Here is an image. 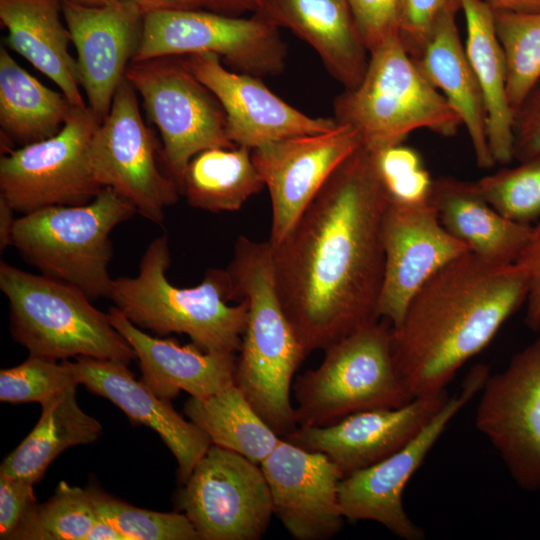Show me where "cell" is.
<instances>
[{
  "label": "cell",
  "instance_id": "cell-1",
  "mask_svg": "<svg viewBox=\"0 0 540 540\" xmlns=\"http://www.w3.org/2000/svg\"><path fill=\"white\" fill-rule=\"evenodd\" d=\"M387 194L362 145L272 247L274 282L305 356L379 320Z\"/></svg>",
  "mask_w": 540,
  "mask_h": 540
},
{
  "label": "cell",
  "instance_id": "cell-2",
  "mask_svg": "<svg viewBox=\"0 0 540 540\" xmlns=\"http://www.w3.org/2000/svg\"><path fill=\"white\" fill-rule=\"evenodd\" d=\"M524 272L467 252L431 276L391 330L392 353L413 398L446 391L458 370L479 354L526 302Z\"/></svg>",
  "mask_w": 540,
  "mask_h": 540
},
{
  "label": "cell",
  "instance_id": "cell-3",
  "mask_svg": "<svg viewBox=\"0 0 540 540\" xmlns=\"http://www.w3.org/2000/svg\"><path fill=\"white\" fill-rule=\"evenodd\" d=\"M226 270L235 300L246 299L249 304L235 385L259 416L285 438L298 425L290 392L293 376L306 356L276 291L271 244L238 237Z\"/></svg>",
  "mask_w": 540,
  "mask_h": 540
},
{
  "label": "cell",
  "instance_id": "cell-4",
  "mask_svg": "<svg viewBox=\"0 0 540 540\" xmlns=\"http://www.w3.org/2000/svg\"><path fill=\"white\" fill-rule=\"evenodd\" d=\"M168 237L153 239L143 253L136 276L113 279L109 295L114 306L135 326L159 336L186 334L206 352L236 354L246 328L249 304L237 305L226 269H208L202 281L181 288L167 277Z\"/></svg>",
  "mask_w": 540,
  "mask_h": 540
},
{
  "label": "cell",
  "instance_id": "cell-5",
  "mask_svg": "<svg viewBox=\"0 0 540 540\" xmlns=\"http://www.w3.org/2000/svg\"><path fill=\"white\" fill-rule=\"evenodd\" d=\"M334 118L353 127L372 154L400 145L413 131L452 137L462 121L424 77L398 35L370 53L360 84L333 101Z\"/></svg>",
  "mask_w": 540,
  "mask_h": 540
},
{
  "label": "cell",
  "instance_id": "cell-6",
  "mask_svg": "<svg viewBox=\"0 0 540 540\" xmlns=\"http://www.w3.org/2000/svg\"><path fill=\"white\" fill-rule=\"evenodd\" d=\"M10 332L29 355L53 360L90 357L128 365L136 354L80 289L46 275L0 263Z\"/></svg>",
  "mask_w": 540,
  "mask_h": 540
},
{
  "label": "cell",
  "instance_id": "cell-7",
  "mask_svg": "<svg viewBox=\"0 0 540 540\" xmlns=\"http://www.w3.org/2000/svg\"><path fill=\"white\" fill-rule=\"evenodd\" d=\"M137 213L111 188L83 205H57L15 221L12 246L41 274L68 283L90 299L109 298L113 229Z\"/></svg>",
  "mask_w": 540,
  "mask_h": 540
},
{
  "label": "cell",
  "instance_id": "cell-8",
  "mask_svg": "<svg viewBox=\"0 0 540 540\" xmlns=\"http://www.w3.org/2000/svg\"><path fill=\"white\" fill-rule=\"evenodd\" d=\"M391 330L385 319L372 322L324 349L318 367L298 376L293 391L300 427L327 426L413 399L395 366Z\"/></svg>",
  "mask_w": 540,
  "mask_h": 540
},
{
  "label": "cell",
  "instance_id": "cell-9",
  "mask_svg": "<svg viewBox=\"0 0 540 540\" xmlns=\"http://www.w3.org/2000/svg\"><path fill=\"white\" fill-rule=\"evenodd\" d=\"M125 78L141 95L147 115L160 133L161 161L179 188L196 154L235 146L227 135L221 103L182 56L131 62Z\"/></svg>",
  "mask_w": 540,
  "mask_h": 540
},
{
  "label": "cell",
  "instance_id": "cell-10",
  "mask_svg": "<svg viewBox=\"0 0 540 540\" xmlns=\"http://www.w3.org/2000/svg\"><path fill=\"white\" fill-rule=\"evenodd\" d=\"M212 53L231 70L260 78L285 69L287 49L280 28L257 14L239 18L201 9L145 13L132 62Z\"/></svg>",
  "mask_w": 540,
  "mask_h": 540
},
{
  "label": "cell",
  "instance_id": "cell-11",
  "mask_svg": "<svg viewBox=\"0 0 540 540\" xmlns=\"http://www.w3.org/2000/svg\"><path fill=\"white\" fill-rule=\"evenodd\" d=\"M99 124L88 107H75L54 136L5 152L0 158V196L21 215L90 202L104 188L89 160Z\"/></svg>",
  "mask_w": 540,
  "mask_h": 540
},
{
  "label": "cell",
  "instance_id": "cell-12",
  "mask_svg": "<svg viewBox=\"0 0 540 540\" xmlns=\"http://www.w3.org/2000/svg\"><path fill=\"white\" fill-rule=\"evenodd\" d=\"M136 90L124 78L110 112L99 124L89 146L93 175L130 202L147 220L162 224L165 210L181 194L175 180L158 164L161 148L140 114Z\"/></svg>",
  "mask_w": 540,
  "mask_h": 540
},
{
  "label": "cell",
  "instance_id": "cell-13",
  "mask_svg": "<svg viewBox=\"0 0 540 540\" xmlns=\"http://www.w3.org/2000/svg\"><path fill=\"white\" fill-rule=\"evenodd\" d=\"M178 507L200 540H259L274 515L261 466L214 444L184 483Z\"/></svg>",
  "mask_w": 540,
  "mask_h": 540
},
{
  "label": "cell",
  "instance_id": "cell-14",
  "mask_svg": "<svg viewBox=\"0 0 540 540\" xmlns=\"http://www.w3.org/2000/svg\"><path fill=\"white\" fill-rule=\"evenodd\" d=\"M490 369L476 364L464 378L460 390L404 447L367 468L343 477L339 502L345 519L374 521L404 540H423L425 532L409 517L402 496L408 481L422 465L453 418L480 393Z\"/></svg>",
  "mask_w": 540,
  "mask_h": 540
},
{
  "label": "cell",
  "instance_id": "cell-15",
  "mask_svg": "<svg viewBox=\"0 0 540 540\" xmlns=\"http://www.w3.org/2000/svg\"><path fill=\"white\" fill-rule=\"evenodd\" d=\"M475 425L517 485L540 490V336L515 353L502 371L489 374Z\"/></svg>",
  "mask_w": 540,
  "mask_h": 540
},
{
  "label": "cell",
  "instance_id": "cell-16",
  "mask_svg": "<svg viewBox=\"0 0 540 540\" xmlns=\"http://www.w3.org/2000/svg\"><path fill=\"white\" fill-rule=\"evenodd\" d=\"M384 277L378 301L380 319L398 325L414 294L439 269L470 252L441 224L429 198H387L382 220Z\"/></svg>",
  "mask_w": 540,
  "mask_h": 540
},
{
  "label": "cell",
  "instance_id": "cell-17",
  "mask_svg": "<svg viewBox=\"0 0 540 540\" xmlns=\"http://www.w3.org/2000/svg\"><path fill=\"white\" fill-rule=\"evenodd\" d=\"M360 146L358 132L338 123L327 132L252 149L253 162L271 199V246L281 242L334 171Z\"/></svg>",
  "mask_w": 540,
  "mask_h": 540
},
{
  "label": "cell",
  "instance_id": "cell-18",
  "mask_svg": "<svg viewBox=\"0 0 540 540\" xmlns=\"http://www.w3.org/2000/svg\"><path fill=\"white\" fill-rule=\"evenodd\" d=\"M62 13L77 51L88 108L101 124L138 50L144 14L132 0L100 7L62 0Z\"/></svg>",
  "mask_w": 540,
  "mask_h": 540
},
{
  "label": "cell",
  "instance_id": "cell-19",
  "mask_svg": "<svg viewBox=\"0 0 540 540\" xmlns=\"http://www.w3.org/2000/svg\"><path fill=\"white\" fill-rule=\"evenodd\" d=\"M193 74L217 97L232 143L250 149L286 138L334 129V117L309 116L274 94L262 78L224 67L216 54L182 56Z\"/></svg>",
  "mask_w": 540,
  "mask_h": 540
},
{
  "label": "cell",
  "instance_id": "cell-20",
  "mask_svg": "<svg viewBox=\"0 0 540 540\" xmlns=\"http://www.w3.org/2000/svg\"><path fill=\"white\" fill-rule=\"evenodd\" d=\"M267 480L273 513L297 540H327L341 531L339 502L343 474L325 454L282 438L260 464Z\"/></svg>",
  "mask_w": 540,
  "mask_h": 540
},
{
  "label": "cell",
  "instance_id": "cell-21",
  "mask_svg": "<svg viewBox=\"0 0 540 540\" xmlns=\"http://www.w3.org/2000/svg\"><path fill=\"white\" fill-rule=\"evenodd\" d=\"M447 391L398 408L351 414L327 426L297 427L284 439L328 456L343 477L372 466L410 442L446 403Z\"/></svg>",
  "mask_w": 540,
  "mask_h": 540
},
{
  "label": "cell",
  "instance_id": "cell-22",
  "mask_svg": "<svg viewBox=\"0 0 540 540\" xmlns=\"http://www.w3.org/2000/svg\"><path fill=\"white\" fill-rule=\"evenodd\" d=\"M74 366L79 384L110 400L133 424L145 425L160 436L175 457L178 478L184 484L212 445L208 435L177 413L170 401L158 397L142 381H137L128 365L78 357Z\"/></svg>",
  "mask_w": 540,
  "mask_h": 540
},
{
  "label": "cell",
  "instance_id": "cell-23",
  "mask_svg": "<svg viewBox=\"0 0 540 540\" xmlns=\"http://www.w3.org/2000/svg\"><path fill=\"white\" fill-rule=\"evenodd\" d=\"M113 327L136 354L141 381L158 397L170 401L180 391L207 398L235 384V354L206 352L153 337L131 323L115 306L107 313Z\"/></svg>",
  "mask_w": 540,
  "mask_h": 540
},
{
  "label": "cell",
  "instance_id": "cell-24",
  "mask_svg": "<svg viewBox=\"0 0 540 540\" xmlns=\"http://www.w3.org/2000/svg\"><path fill=\"white\" fill-rule=\"evenodd\" d=\"M254 14L308 43L344 90L362 81L370 54L349 0H259Z\"/></svg>",
  "mask_w": 540,
  "mask_h": 540
},
{
  "label": "cell",
  "instance_id": "cell-25",
  "mask_svg": "<svg viewBox=\"0 0 540 540\" xmlns=\"http://www.w3.org/2000/svg\"><path fill=\"white\" fill-rule=\"evenodd\" d=\"M453 0L441 13L414 60L424 77L456 111L465 126L480 168L495 165L487 139V115L481 89L462 43Z\"/></svg>",
  "mask_w": 540,
  "mask_h": 540
},
{
  "label": "cell",
  "instance_id": "cell-26",
  "mask_svg": "<svg viewBox=\"0 0 540 540\" xmlns=\"http://www.w3.org/2000/svg\"><path fill=\"white\" fill-rule=\"evenodd\" d=\"M429 201L453 237L495 264H514L531 233L532 225L514 222L496 211L475 182L450 176L433 179Z\"/></svg>",
  "mask_w": 540,
  "mask_h": 540
},
{
  "label": "cell",
  "instance_id": "cell-27",
  "mask_svg": "<svg viewBox=\"0 0 540 540\" xmlns=\"http://www.w3.org/2000/svg\"><path fill=\"white\" fill-rule=\"evenodd\" d=\"M62 0H0L6 45L51 79L74 107H88L80 92L70 32L60 20Z\"/></svg>",
  "mask_w": 540,
  "mask_h": 540
},
{
  "label": "cell",
  "instance_id": "cell-28",
  "mask_svg": "<svg viewBox=\"0 0 540 540\" xmlns=\"http://www.w3.org/2000/svg\"><path fill=\"white\" fill-rule=\"evenodd\" d=\"M466 22L465 50L482 92L487 139L495 164L514 159V112L507 96V67L493 10L483 0H459Z\"/></svg>",
  "mask_w": 540,
  "mask_h": 540
},
{
  "label": "cell",
  "instance_id": "cell-29",
  "mask_svg": "<svg viewBox=\"0 0 540 540\" xmlns=\"http://www.w3.org/2000/svg\"><path fill=\"white\" fill-rule=\"evenodd\" d=\"M77 385L43 400L41 415L30 433L1 463L0 474L39 482L64 450L90 444L102 434V425L77 402Z\"/></svg>",
  "mask_w": 540,
  "mask_h": 540
},
{
  "label": "cell",
  "instance_id": "cell-30",
  "mask_svg": "<svg viewBox=\"0 0 540 540\" xmlns=\"http://www.w3.org/2000/svg\"><path fill=\"white\" fill-rule=\"evenodd\" d=\"M75 107L62 92L43 85L0 46V125L21 146L57 134Z\"/></svg>",
  "mask_w": 540,
  "mask_h": 540
},
{
  "label": "cell",
  "instance_id": "cell-31",
  "mask_svg": "<svg viewBox=\"0 0 540 540\" xmlns=\"http://www.w3.org/2000/svg\"><path fill=\"white\" fill-rule=\"evenodd\" d=\"M264 188L252 149L238 145L196 154L189 161L180 186L191 207L214 213L237 211Z\"/></svg>",
  "mask_w": 540,
  "mask_h": 540
},
{
  "label": "cell",
  "instance_id": "cell-32",
  "mask_svg": "<svg viewBox=\"0 0 540 540\" xmlns=\"http://www.w3.org/2000/svg\"><path fill=\"white\" fill-rule=\"evenodd\" d=\"M183 409L212 444L237 452L259 465L282 439L235 384L207 398L190 396Z\"/></svg>",
  "mask_w": 540,
  "mask_h": 540
},
{
  "label": "cell",
  "instance_id": "cell-33",
  "mask_svg": "<svg viewBox=\"0 0 540 540\" xmlns=\"http://www.w3.org/2000/svg\"><path fill=\"white\" fill-rule=\"evenodd\" d=\"M507 67V96L514 112L540 82V12L494 11Z\"/></svg>",
  "mask_w": 540,
  "mask_h": 540
},
{
  "label": "cell",
  "instance_id": "cell-34",
  "mask_svg": "<svg viewBox=\"0 0 540 540\" xmlns=\"http://www.w3.org/2000/svg\"><path fill=\"white\" fill-rule=\"evenodd\" d=\"M97 519L89 488L61 481L48 501L37 503L12 540H87Z\"/></svg>",
  "mask_w": 540,
  "mask_h": 540
},
{
  "label": "cell",
  "instance_id": "cell-35",
  "mask_svg": "<svg viewBox=\"0 0 540 540\" xmlns=\"http://www.w3.org/2000/svg\"><path fill=\"white\" fill-rule=\"evenodd\" d=\"M89 490L98 516L118 529L125 540H200L185 513L145 510L98 488Z\"/></svg>",
  "mask_w": 540,
  "mask_h": 540
},
{
  "label": "cell",
  "instance_id": "cell-36",
  "mask_svg": "<svg viewBox=\"0 0 540 540\" xmlns=\"http://www.w3.org/2000/svg\"><path fill=\"white\" fill-rule=\"evenodd\" d=\"M475 183L487 202L507 219L525 225L540 220V155Z\"/></svg>",
  "mask_w": 540,
  "mask_h": 540
},
{
  "label": "cell",
  "instance_id": "cell-37",
  "mask_svg": "<svg viewBox=\"0 0 540 540\" xmlns=\"http://www.w3.org/2000/svg\"><path fill=\"white\" fill-rule=\"evenodd\" d=\"M78 384L74 362L29 355L21 364L0 371V401L41 403Z\"/></svg>",
  "mask_w": 540,
  "mask_h": 540
},
{
  "label": "cell",
  "instance_id": "cell-38",
  "mask_svg": "<svg viewBox=\"0 0 540 540\" xmlns=\"http://www.w3.org/2000/svg\"><path fill=\"white\" fill-rule=\"evenodd\" d=\"M373 156L387 198L411 202L429 198L433 179L414 149L400 144Z\"/></svg>",
  "mask_w": 540,
  "mask_h": 540
},
{
  "label": "cell",
  "instance_id": "cell-39",
  "mask_svg": "<svg viewBox=\"0 0 540 540\" xmlns=\"http://www.w3.org/2000/svg\"><path fill=\"white\" fill-rule=\"evenodd\" d=\"M453 0H398V37L415 60L433 25Z\"/></svg>",
  "mask_w": 540,
  "mask_h": 540
},
{
  "label": "cell",
  "instance_id": "cell-40",
  "mask_svg": "<svg viewBox=\"0 0 540 540\" xmlns=\"http://www.w3.org/2000/svg\"><path fill=\"white\" fill-rule=\"evenodd\" d=\"M349 3L369 54L398 35V0H349Z\"/></svg>",
  "mask_w": 540,
  "mask_h": 540
},
{
  "label": "cell",
  "instance_id": "cell-41",
  "mask_svg": "<svg viewBox=\"0 0 540 540\" xmlns=\"http://www.w3.org/2000/svg\"><path fill=\"white\" fill-rule=\"evenodd\" d=\"M34 483L0 474V539L12 540L37 505Z\"/></svg>",
  "mask_w": 540,
  "mask_h": 540
},
{
  "label": "cell",
  "instance_id": "cell-42",
  "mask_svg": "<svg viewBox=\"0 0 540 540\" xmlns=\"http://www.w3.org/2000/svg\"><path fill=\"white\" fill-rule=\"evenodd\" d=\"M515 264L524 272L528 285L525 325L540 331V220L532 225L530 236Z\"/></svg>",
  "mask_w": 540,
  "mask_h": 540
},
{
  "label": "cell",
  "instance_id": "cell-43",
  "mask_svg": "<svg viewBox=\"0 0 540 540\" xmlns=\"http://www.w3.org/2000/svg\"><path fill=\"white\" fill-rule=\"evenodd\" d=\"M514 159L519 162L540 155V82L514 116Z\"/></svg>",
  "mask_w": 540,
  "mask_h": 540
},
{
  "label": "cell",
  "instance_id": "cell-44",
  "mask_svg": "<svg viewBox=\"0 0 540 540\" xmlns=\"http://www.w3.org/2000/svg\"><path fill=\"white\" fill-rule=\"evenodd\" d=\"M140 11L148 12L209 7V0H132Z\"/></svg>",
  "mask_w": 540,
  "mask_h": 540
},
{
  "label": "cell",
  "instance_id": "cell-45",
  "mask_svg": "<svg viewBox=\"0 0 540 540\" xmlns=\"http://www.w3.org/2000/svg\"><path fill=\"white\" fill-rule=\"evenodd\" d=\"M14 209L0 196V249L1 252L12 246V234L17 218L14 217Z\"/></svg>",
  "mask_w": 540,
  "mask_h": 540
},
{
  "label": "cell",
  "instance_id": "cell-46",
  "mask_svg": "<svg viewBox=\"0 0 540 540\" xmlns=\"http://www.w3.org/2000/svg\"><path fill=\"white\" fill-rule=\"evenodd\" d=\"M496 11L519 13L540 12V0H483Z\"/></svg>",
  "mask_w": 540,
  "mask_h": 540
},
{
  "label": "cell",
  "instance_id": "cell-47",
  "mask_svg": "<svg viewBox=\"0 0 540 540\" xmlns=\"http://www.w3.org/2000/svg\"><path fill=\"white\" fill-rule=\"evenodd\" d=\"M259 0H209V7L220 13H239L243 11H254Z\"/></svg>",
  "mask_w": 540,
  "mask_h": 540
},
{
  "label": "cell",
  "instance_id": "cell-48",
  "mask_svg": "<svg viewBox=\"0 0 540 540\" xmlns=\"http://www.w3.org/2000/svg\"><path fill=\"white\" fill-rule=\"evenodd\" d=\"M87 540H125L124 536L111 523L98 516Z\"/></svg>",
  "mask_w": 540,
  "mask_h": 540
},
{
  "label": "cell",
  "instance_id": "cell-49",
  "mask_svg": "<svg viewBox=\"0 0 540 540\" xmlns=\"http://www.w3.org/2000/svg\"><path fill=\"white\" fill-rule=\"evenodd\" d=\"M77 3L86 5V6H93V7H100L107 4H110L116 0H72Z\"/></svg>",
  "mask_w": 540,
  "mask_h": 540
}]
</instances>
